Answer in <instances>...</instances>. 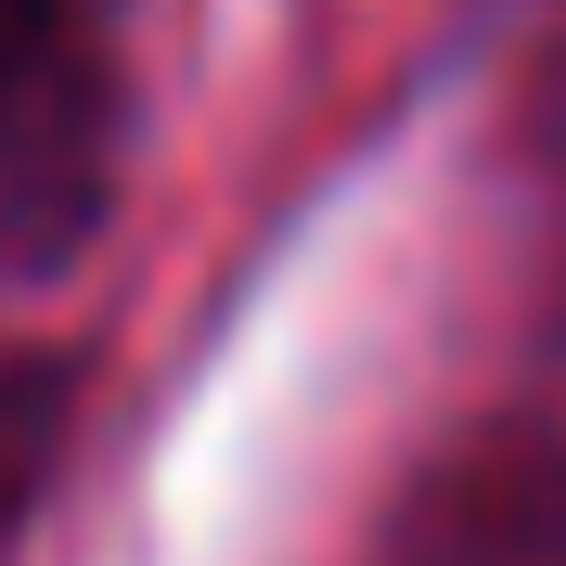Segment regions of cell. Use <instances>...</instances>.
Here are the masks:
<instances>
[{
    "label": "cell",
    "mask_w": 566,
    "mask_h": 566,
    "mask_svg": "<svg viewBox=\"0 0 566 566\" xmlns=\"http://www.w3.org/2000/svg\"><path fill=\"white\" fill-rule=\"evenodd\" d=\"M52 424H65L52 374H39V360H13V374H0V541H13V515H27V490H39V463H52Z\"/></svg>",
    "instance_id": "obj_1"
},
{
    "label": "cell",
    "mask_w": 566,
    "mask_h": 566,
    "mask_svg": "<svg viewBox=\"0 0 566 566\" xmlns=\"http://www.w3.org/2000/svg\"><path fill=\"white\" fill-rule=\"evenodd\" d=\"M65 77V0H0V129Z\"/></svg>",
    "instance_id": "obj_2"
}]
</instances>
